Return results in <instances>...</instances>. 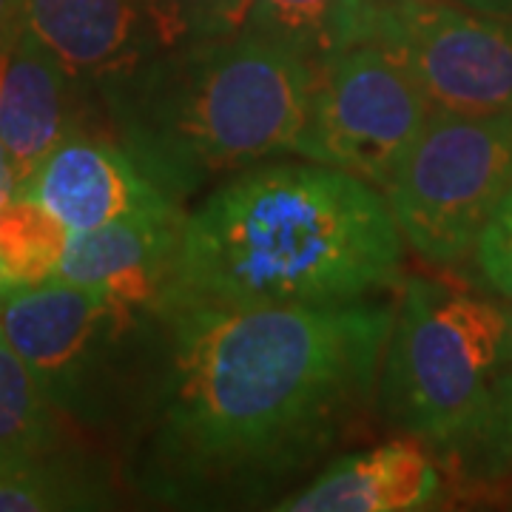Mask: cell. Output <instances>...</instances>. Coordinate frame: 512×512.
I'll use <instances>...</instances> for the list:
<instances>
[{
  "instance_id": "cell-1",
  "label": "cell",
  "mask_w": 512,
  "mask_h": 512,
  "mask_svg": "<svg viewBox=\"0 0 512 512\" xmlns=\"http://www.w3.org/2000/svg\"><path fill=\"white\" fill-rule=\"evenodd\" d=\"M396 302L157 299L120 419V476L174 510L274 507L362 436Z\"/></svg>"
},
{
  "instance_id": "cell-2",
  "label": "cell",
  "mask_w": 512,
  "mask_h": 512,
  "mask_svg": "<svg viewBox=\"0 0 512 512\" xmlns=\"http://www.w3.org/2000/svg\"><path fill=\"white\" fill-rule=\"evenodd\" d=\"M404 239L382 188L313 160H265L185 211L160 299L231 308L350 305L402 282Z\"/></svg>"
},
{
  "instance_id": "cell-3",
  "label": "cell",
  "mask_w": 512,
  "mask_h": 512,
  "mask_svg": "<svg viewBox=\"0 0 512 512\" xmlns=\"http://www.w3.org/2000/svg\"><path fill=\"white\" fill-rule=\"evenodd\" d=\"M316 66L248 32L160 49L97 89L106 128L183 205L225 177L296 157Z\"/></svg>"
},
{
  "instance_id": "cell-4",
  "label": "cell",
  "mask_w": 512,
  "mask_h": 512,
  "mask_svg": "<svg viewBox=\"0 0 512 512\" xmlns=\"http://www.w3.org/2000/svg\"><path fill=\"white\" fill-rule=\"evenodd\" d=\"M510 311L439 279L407 276L384 345L376 413L421 444L453 450L484 419L504 370Z\"/></svg>"
},
{
  "instance_id": "cell-5",
  "label": "cell",
  "mask_w": 512,
  "mask_h": 512,
  "mask_svg": "<svg viewBox=\"0 0 512 512\" xmlns=\"http://www.w3.org/2000/svg\"><path fill=\"white\" fill-rule=\"evenodd\" d=\"M148 311L55 276L0 291L3 336L80 427H120Z\"/></svg>"
},
{
  "instance_id": "cell-6",
  "label": "cell",
  "mask_w": 512,
  "mask_h": 512,
  "mask_svg": "<svg viewBox=\"0 0 512 512\" xmlns=\"http://www.w3.org/2000/svg\"><path fill=\"white\" fill-rule=\"evenodd\" d=\"M512 185V114L433 109L384 200L410 251L439 268L476 254Z\"/></svg>"
},
{
  "instance_id": "cell-7",
  "label": "cell",
  "mask_w": 512,
  "mask_h": 512,
  "mask_svg": "<svg viewBox=\"0 0 512 512\" xmlns=\"http://www.w3.org/2000/svg\"><path fill=\"white\" fill-rule=\"evenodd\" d=\"M430 114L433 103L402 57L379 40H362L316 63L296 157L384 191Z\"/></svg>"
},
{
  "instance_id": "cell-8",
  "label": "cell",
  "mask_w": 512,
  "mask_h": 512,
  "mask_svg": "<svg viewBox=\"0 0 512 512\" xmlns=\"http://www.w3.org/2000/svg\"><path fill=\"white\" fill-rule=\"evenodd\" d=\"M370 40L402 57L433 109L512 114V18L456 0H387Z\"/></svg>"
},
{
  "instance_id": "cell-9",
  "label": "cell",
  "mask_w": 512,
  "mask_h": 512,
  "mask_svg": "<svg viewBox=\"0 0 512 512\" xmlns=\"http://www.w3.org/2000/svg\"><path fill=\"white\" fill-rule=\"evenodd\" d=\"M15 197L43 205L69 231L183 211L180 202L148 180L111 131L103 134L97 126H83L63 137L18 185Z\"/></svg>"
},
{
  "instance_id": "cell-10",
  "label": "cell",
  "mask_w": 512,
  "mask_h": 512,
  "mask_svg": "<svg viewBox=\"0 0 512 512\" xmlns=\"http://www.w3.org/2000/svg\"><path fill=\"white\" fill-rule=\"evenodd\" d=\"M89 92L29 26L0 49V143L18 185L63 137L94 126Z\"/></svg>"
},
{
  "instance_id": "cell-11",
  "label": "cell",
  "mask_w": 512,
  "mask_h": 512,
  "mask_svg": "<svg viewBox=\"0 0 512 512\" xmlns=\"http://www.w3.org/2000/svg\"><path fill=\"white\" fill-rule=\"evenodd\" d=\"M444 490L436 461L419 439H393L330 458L276 512H416L436 507Z\"/></svg>"
},
{
  "instance_id": "cell-12",
  "label": "cell",
  "mask_w": 512,
  "mask_h": 512,
  "mask_svg": "<svg viewBox=\"0 0 512 512\" xmlns=\"http://www.w3.org/2000/svg\"><path fill=\"white\" fill-rule=\"evenodd\" d=\"M185 211L69 231L55 279L97 288L131 308H154L168 288Z\"/></svg>"
},
{
  "instance_id": "cell-13",
  "label": "cell",
  "mask_w": 512,
  "mask_h": 512,
  "mask_svg": "<svg viewBox=\"0 0 512 512\" xmlns=\"http://www.w3.org/2000/svg\"><path fill=\"white\" fill-rule=\"evenodd\" d=\"M26 26L94 92L157 52L137 0H26Z\"/></svg>"
},
{
  "instance_id": "cell-14",
  "label": "cell",
  "mask_w": 512,
  "mask_h": 512,
  "mask_svg": "<svg viewBox=\"0 0 512 512\" xmlns=\"http://www.w3.org/2000/svg\"><path fill=\"white\" fill-rule=\"evenodd\" d=\"M387 3V0H384ZM384 3L373 0H245L237 32L265 37L308 63H322L373 37Z\"/></svg>"
},
{
  "instance_id": "cell-15",
  "label": "cell",
  "mask_w": 512,
  "mask_h": 512,
  "mask_svg": "<svg viewBox=\"0 0 512 512\" xmlns=\"http://www.w3.org/2000/svg\"><path fill=\"white\" fill-rule=\"evenodd\" d=\"M111 504L109 478L97 476L89 464L60 450L0 467V512L97 510Z\"/></svg>"
},
{
  "instance_id": "cell-16",
  "label": "cell",
  "mask_w": 512,
  "mask_h": 512,
  "mask_svg": "<svg viewBox=\"0 0 512 512\" xmlns=\"http://www.w3.org/2000/svg\"><path fill=\"white\" fill-rule=\"evenodd\" d=\"M69 228L43 205L12 197L0 205V271L6 288L52 279L63 256Z\"/></svg>"
},
{
  "instance_id": "cell-17",
  "label": "cell",
  "mask_w": 512,
  "mask_h": 512,
  "mask_svg": "<svg viewBox=\"0 0 512 512\" xmlns=\"http://www.w3.org/2000/svg\"><path fill=\"white\" fill-rule=\"evenodd\" d=\"M450 453L467 484L490 493L512 487V370H501L484 419Z\"/></svg>"
},
{
  "instance_id": "cell-18",
  "label": "cell",
  "mask_w": 512,
  "mask_h": 512,
  "mask_svg": "<svg viewBox=\"0 0 512 512\" xmlns=\"http://www.w3.org/2000/svg\"><path fill=\"white\" fill-rule=\"evenodd\" d=\"M151 40L160 49H174L191 40L237 32L245 0H137Z\"/></svg>"
},
{
  "instance_id": "cell-19",
  "label": "cell",
  "mask_w": 512,
  "mask_h": 512,
  "mask_svg": "<svg viewBox=\"0 0 512 512\" xmlns=\"http://www.w3.org/2000/svg\"><path fill=\"white\" fill-rule=\"evenodd\" d=\"M0 407L12 410L15 416L35 427L63 433V421H66L63 413L49 402L35 373L20 359L18 350L9 345L3 330H0Z\"/></svg>"
},
{
  "instance_id": "cell-20",
  "label": "cell",
  "mask_w": 512,
  "mask_h": 512,
  "mask_svg": "<svg viewBox=\"0 0 512 512\" xmlns=\"http://www.w3.org/2000/svg\"><path fill=\"white\" fill-rule=\"evenodd\" d=\"M476 256L484 279L512 302V185L478 239Z\"/></svg>"
},
{
  "instance_id": "cell-21",
  "label": "cell",
  "mask_w": 512,
  "mask_h": 512,
  "mask_svg": "<svg viewBox=\"0 0 512 512\" xmlns=\"http://www.w3.org/2000/svg\"><path fill=\"white\" fill-rule=\"evenodd\" d=\"M63 447V433L35 427L12 410L0 407V467L20 464L29 458L49 456Z\"/></svg>"
},
{
  "instance_id": "cell-22",
  "label": "cell",
  "mask_w": 512,
  "mask_h": 512,
  "mask_svg": "<svg viewBox=\"0 0 512 512\" xmlns=\"http://www.w3.org/2000/svg\"><path fill=\"white\" fill-rule=\"evenodd\" d=\"M26 29V0H0V49Z\"/></svg>"
},
{
  "instance_id": "cell-23",
  "label": "cell",
  "mask_w": 512,
  "mask_h": 512,
  "mask_svg": "<svg viewBox=\"0 0 512 512\" xmlns=\"http://www.w3.org/2000/svg\"><path fill=\"white\" fill-rule=\"evenodd\" d=\"M15 194H18V174H15V165L9 160L6 148L0 143V205L12 200Z\"/></svg>"
},
{
  "instance_id": "cell-24",
  "label": "cell",
  "mask_w": 512,
  "mask_h": 512,
  "mask_svg": "<svg viewBox=\"0 0 512 512\" xmlns=\"http://www.w3.org/2000/svg\"><path fill=\"white\" fill-rule=\"evenodd\" d=\"M467 9H476L484 15H498V18H512V0H456Z\"/></svg>"
},
{
  "instance_id": "cell-25",
  "label": "cell",
  "mask_w": 512,
  "mask_h": 512,
  "mask_svg": "<svg viewBox=\"0 0 512 512\" xmlns=\"http://www.w3.org/2000/svg\"><path fill=\"white\" fill-rule=\"evenodd\" d=\"M504 370H512V311L507 322V339H504Z\"/></svg>"
},
{
  "instance_id": "cell-26",
  "label": "cell",
  "mask_w": 512,
  "mask_h": 512,
  "mask_svg": "<svg viewBox=\"0 0 512 512\" xmlns=\"http://www.w3.org/2000/svg\"><path fill=\"white\" fill-rule=\"evenodd\" d=\"M6 288V282H3V271H0V291Z\"/></svg>"
},
{
  "instance_id": "cell-27",
  "label": "cell",
  "mask_w": 512,
  "mask_h": 512,
  "mask_svg": "<svg viewBox=\"0 0 512 512\" xmlns=\"http://www.w3.org/2000/svg\"><path fill=\"white\" fill-rule=\"evenodd\" d=\"M373 3H384V0H373Z\"/></svg>"
}]
</instances>
